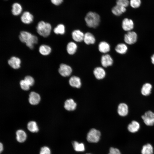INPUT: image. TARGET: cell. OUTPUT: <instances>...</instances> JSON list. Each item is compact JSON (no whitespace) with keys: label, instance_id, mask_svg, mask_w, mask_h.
<instances>
[{"label":"cell","instance_id":"6da1fadb","mask_svg":"<svg viewBox=\"0 0 154 154\" xmlns=\"http://www.w3.org/2000/svg\"><path fill=\"white\" fill-rule=\"evenodd\" d=\"M19 37L20 41L25 43L26 45L31 49L34 48V44L38 42V38L36 36L27 31H21Z\"/></svg>","mask_w":154,"mask_h":154},{"label":"cell","instance_id":"7a4b0ae2","mask_svg":"<svg viewBox=\"0 0 154 154\" xmlns=\"http://www.w3.org/2000/svg\"><path fill=\"white\" fill-rule=\"evenodd\" d=\"M86 25L90 28H95L98 27L100 22V17L97 13L90 11L88 12L85 17Z\"/></svg>","mask_w":154,"mask_h":154},{"label":"cell","instance_id":"3957f363","mask_svg":"<svg viewBox=\"0 0 154 154\" xmlns=\"http://www.w3.org/2000/svg\"><path fill=\"white\" fill-rule=\"evenodd\" d=\"M37 31L40 35L46 37L50 34L52 26L50 24L43 21H39L36 27Z\"/></svg>","mask_w":154,"mask_h":154},{"label":"cell","instance_id":"277c9868","mask_svg":"<svg viewBox=\"0 0 154 154\" xmlns=\"http://www.w3.org/2000/svg\"><path fill=\"white\" fill-rule=\"evenodd\" d=\"M101 133L100 131L94 128L91 129L88 133L86 139L90 143H96L99 141Z\"/></svg>","mask_w":154,"mask_h":154},{"label":"cell","instance_id":"5b68a950","mask_svg":"<svg viewBox=\"0 0 154 154\" xmlns=\"http://www.w3.org/2000/svg\"><path fill=\"white\" fill-rule=\"evenodd\" d=\"M142 118L147 125L150 126L154 125V113L151 111L146 112L142 116Z\"/></svg>","mask_w":154,"mask_h":154},{"label":"cell","instance_id":"8992f818","mask_svg":"<svg viewBox=\"0 0 154 154\" xmlns=\"http://www.w3.org/2000/svg\"><path fill=\"white\" fill-rule=\"evenodd\" d=\"M58 71L61 76L63 77H67L71 75L72 72V69L69 65L62 63L60 65Z\"/></svg>","mask_w":154,"mask_h":154},{"label":"cell","instance_id":"52a82bcc","mask_svg":"<svg viewBox=\"0 0 154 154\" xmlns=\"http://www.w3.org/2000/svg\"><path fill=\"white\" fill-rule=\"evenodd\" d=\"M137 35L134 31H128L124 37V40L127 44H131L135 43L137 40Z\"/></svg>","mask_w":154,"mask_h":154},{"label":"cell","instance_id":"ba28073f","mask_svg":"<svg viewBox=\"0 0 154 154\" xmlns=\"http://www.w3.org/2000/svg\"><path fill=\"white\" fill-rule=\"evenodd\" d=\"M101 62L102 66L104 67H107L112 65L113 61L109 54H106L102 56Z\"/></svg>","mask_w":154,"mask_h":154},{"label":"cell","instance_id":"9c48e42d","mask_svg":"<svg viewBox=\"0 0 154 154\" xmlns=\"http://www.w3.org/2000/svg\"><path fill=\"white\" fill-rule=\"evenodd\" d=\"M21 63V59L18 57L15 56L11 57L8 61L9 65L15 69H18L20 68Z\"/></svg>","mask_w":154,"mask_h":154},{"label":"cell","instance_id":"30bf717a","mask_svg":"<svg viewBox=\"0 0 154 154\" xmlns=\"http://www.w3.org/2000/svg\"><path fill=\"white\" fill-rule=\"evenodd\" d=\"M33 15L29 12L26 11L24 12L21 16V21L25 24H29L31 23L33 20Z\"/></svg>","mask_w":154,"mask_h":154},{"label":"cell","instance_id":"8fae6325","mask_svg":"<svg viewBox=\"0 0 154 154\" xmlns=\"http://www.w3.org/2000/svg\"><path fill=\"white\" fill-rule=\"evenodd\" d=\"M122 26L123 29L124 31H130L133 28V22L132 20L126 18L123 20Z\"/></svg>","mask_w":154,"mask_h":154},{"label":"cell","instance_id":"7c38bea8","mask_svg":"<svg viewBox=\"0 0 154 154\" xmlns=\"http://www.w3.org/2000/svg\"><path fill=\"white\" fill-rule=\"evenodd\" d=\"M40 96L37 93L32 92L30 94L29 101L31 104L36 105L38 104L40 102Z\"/></svg>","mask_w":154,"mask_h":154},{"label":"cell","instance_id":"4fadbf2b","mask_svg":"<svg viewBox=\"0 0 154 154\" xmlns=\"http://www.w3.org/2000/svg\"><path fill=\"white\" fill-rule=\"evenodd\" d=\"M93 73L95 78L98 80L103 79L106 74L105 70L101 67L95 68L93 71Z\"/></svg>","mask_w":154,"mask_h":154},{"label":"cell","instance_id":"5bb4252c","mask_svg":"<svg viewBox=\"0 0 154 154\" xmlns=\"http://www.w3.org/2000/svg\"><path fill=\"white\" fill-rule=\"evenodd\" d=\"M84 34L79 30L73 31L72 33V39L76 42H80L83 40Z\"/></svg>","mask_w":154,"mask_h":154},{"label":"cell","instance_id":"9a60e30c","mask_svg":"<svg viewBox=\"0 0 154 154\" xmlns=\"http://www.w3.org/2000/svg\"><path fill=\"white\" fill-rule=\"evenodd\" d=\"M70 85L74 88H79L81 86V82L80 78L76 76L71 77L69 80Z\"/></svg>","mask_w":154,"mask_h":154},{"label":"cell","instance_id":"2e32d148","mask_svg":"<svg viewBox=\"0 0 154 154\" xmlns=\"http://www.w3.org/2000/svg\"><path fill=\"white\" fill-rule=\"evenodd\" d=\"M76 103L72 99L67 100L65 102L64 107L65 109L69 111L74 110L76 107Z\"/></svg>","mask_w":154,"mask_h":154},{"label":"cell","instance_id":"e0dca14e","mask_svg":"<svg viewBox=\"0 0 154 154\" xmlns=\"http://www.w3.org/2000/svg\"><path fill=\"white\" fill-rule=\"evenodd\" d=\"M16 140L19 142L23 143L26 140L27 135L24 130L19 129L16 131Z\"/></svg>","mask_w":154,"mask_h":154},{"label":"cell","instance_id":"ac0fdd59","mask_svg":"<svg viewBox=\"0 0 154 154\" xmlns=\"http://www.w3.org/2000/svg\"><path fill=\"white\" fill-rule=\"evenodd\" d=\"M128 107L126 104L124 103L120 104L118 107L117 112L121 116H126L128 113Z\"/></svg>","mask_w":154,"mask_h":154},{"label":"cell","instance_id":"d6986e66","mask_svg":"<svg viewBox=\"0 0 154 154\" xmlns=\"http://www.w3.org/2000/svg\"><path fill=\"white\" fill-rule=\"evenodd\" d=\"M83 41L87 44H93L95 43L96 39L94 35L91 33L88 32L84 34Z\"/></svg>","mask_w":154,"mask_h":154},{"label":"cell","instance_id":"ffe728a7","mask_svg":"<svg viewBox=\"0 0 154 154\" xmlns=\"http://www.w3.org/2000/svg\"><path fill=\"white\" fill-rule=\"evenodd\" d=\"M99 51L102 53H106L109 52L110 50V46L109 44L105 41L101 42L98 46Z\"/></svg>","mask_w":154,"mask_h":154},{"label":"cell","instance_id":"44dd1931","mask_svg":"<svg viewBox=\"0 0 154 154\" xmlns=\"http://www.w3.org/2000/svg\"><path fill=\"white\" fill-rule=\"evenodd\" d=\"M77 46L74 42L71 41L68 43L66 46V50L68 54L73 55L76 52Z\"/></svg>","mask_w":154,"mask_h":154},{"label":"cell","instance_id":"7402d4cb","mask_svg":"<svg viewBox=\"0 0 154 154\" xmlns=\"http://www.w3.org/2000/svg\"><path fill=\"white\" fill-rule=\"evenodd\" d=\"M52 51L51 48L48 45L46 44L41 45L39 48V53L43 56H47Z\"/></svg>","mask_w":154,"mask_h":154},{"label":"cell","instance_id":"603a6c76","mask_svg":"<svg viewBox=\"0 0 154 154\" xmlns=\"http://www.w3.org/2000/svg\"><path fill=\"white\" fill-rule=\"evenodd\" d=\"M11 12L12 14L15 16L19 15L22 12V7L19 3H15L12 5Z\"/></svg>","mask_w":154,"mask_h":154},{"label":"cell","instance_id":"cb8c5ba5","mask_svg":"<svg viewBox=\"0 0 154 154\" xmlns=\"http://www.w3.org/2000/svg\"><path fill=\"white\" fill-rule=\"evenodd\" d=\"M140 125L138 122L133 121L129 124L127 128L128 131L134 133L137 132L139 129Z\"/></svg>","mask_w":154,"mask_h":154},{"label":"cell","instance_id":"d4e9b609","mask_svg":"<svg viewBox=\"0 0 154 154\" xmlns=\"http://www.w3.org/2000/svg\"><path fill=\"white\" fill-rule=\"evenodd\" d=\"M126 11L125 7H121L117 5L114 6L112 9V13L116 16H119Z\"/></svg>","mask_w":154,"mask_h":154},{"label":"cell","instance_id":"484cf974","mask_svg":"<svg viewBox=\"0 0 154 154\" xmlns=\"http://www.w3.org/2000/svg\"><path fill=\"white\" fill-rule=\"evenodd\" d=\"M152 88V86L151 84L149 83L144 84L141 88V92L142 94L145 96L149 95L151 93Z\"/></svg>","mask_w":154,"mask_h":154},{"label":"cell","instance_id":"4316f807","mask_svg":"<svg viewBox=\"0 0 154 154\" xmlns=\"http://www.w3.org/2000/svg\"><path fill=\"white\" fill-rule=\"evenodd\" d=\"M28 130L32 133H37L39 131V128L36 122L34 121L29 122L27 125Z\"/></svg>","mask_w":154,"mask_h":154},{"label":"cell","instance_id":"83f0119b","mask_svg":"<svg viewBox=\"0 0 154 154\" xmlns=\"http://www.w3.org/2000/svg\"><path fill=\"white\" fill-rule=\"evenodd\" d=\"M115 50L118 53L123 54L126 53L127 50V47L126 44L123 43L118 44L116 47Z\"/></svg>","mask_w":154,"mask_h":154},{"label":"cell","instance_id":"f1b7e54d","mask_svg":"<svg viewBox=\"0 0 154 154\" xmlns=\"http://www.w3.org/2000/svg\"><path fill=\"white\" fill-rule=\"evenodd\" d=\"M72 145L74 150L78 152H82L85 151V147L83 143H79L78 142L74 141H73Z\"/></svg>","mask_w":154,"mask_h":154},{"label":"cell","instance_id":"f546056e","mask_svg":"<svg viewBox=\"0 0 154 154\" xmlns=\"http://www.w3.org/2000/svg\"><path fill=\"white\" fill-rule=\"evenodd\" d=\"M142 154H152L153 149L150 144H147L143 146L141 151Z\"/></svg>","mask_w":154,"mask_h":154},{"label":"cell","instance_id":"4dcf8cb0","mask_svg":"<svg viewBox=\"0 0 154 154\" xmlns=\"http://www.w3.org/2000/svg\"><path fill=\"white\" fill-rule=\"evenodd\" d=\"M53 31L56 35H63L65 32V26L63 24H59L54 29Z\"/></svg>","mask_w":154,"mask_h":154},{"label":"cell","instance_id":"1f68e13d","mask_svg":"<svg viewBox=\"0 0 154 154\" xmlns=\"http://www.w3.org/2000/svg\"><path fill=\"white\" fill-rule=\"evenodd\" d=\"M116 3L117 5L126 8L129 5V2L128 0H117Z\"/></svg>","mask_w":154,"mask_h":154},{"label":"cell","instance_id":"d6a6232c","mask_svg":"<svg viewBox=\"0 0 154 154\" xmlns=\"http://www.w3.org/2000/svg\"><path fill=\"white\" fill-rule=\"evenodd\" d=\"M141 3V0H130L129 4L133 8H136L139 7Z\"/></svg>","mask_w":154,"mask_h":154},{"label":"cell","instance_id":"836d02e7","mask_svg":"<svg viewBox=\"0 0 154 154\" xmlns=\"http://www.w3.org/2000/svg\"><path fill=\"white\" fill-rule=\"evenodd\" d=\"M24 80L30 86H32L34 83V79L31 76H26L24 78Z\"/></svg>","mask_w":154,"mask_h":154},{"label":"cell","instance_id":"e575fe53","mask_svg":"<svg viewBox=\"0 0 154 154\" xmlns=\"http://www.w3.org/2000/svg\"><path fill=\"white\" fill-rule=\"evenodd\" d=\"M20 84L21 88L23 90H29L30 86L24 80H22L20 81Z\"/></svg>","mask_w":154,"mask_h":154},{"label":"cell","instance_id":"d590c367","mask_svg":"<svg viewBox=\"0 0 154 154\" xmlns=\"http://www.w3.org/2000/svg\"><path fill=\"white\" fill-rule=\"evenodd\" d=\"M51 150L49 148L46 146L42 147L40 149L39 154H51Z\"/></svg>","mask_w":154,"mask_h":154},{"label":"cell","instance_id":"8d00e7d4","mask_svg":"<svg viewBox=\"0 0 154 154\" xmlns=\"http://www.w3.org/2000/svg\"><path fill=\"white\" fill-rule=\"evenodd\" d=\"M108 154H121L119 150L116 148L111 147L110 148Z\"/></svg>","mask_w":154,"mask_h":154},{"label":"cell","instance_id":"74e56055","mask_svg":"<svg viewBox=\"0 0 154 154\" xmlns=\"http://www.w3.org/2000/svg\"><path fill=\"white\" fill-rule=\"evenodd\" d=\"M51 3L56 5H58L62 3L63 0H50Z\"/></svg>","mask_w":154,"mask_h":154},{"label":"cell","instance_id":"f35d334b","mask_svg":"<svg viewBox=\"0 0 154 154\" xmlns=\"http://www.w3.org/2000/svg\"><path fill=\"white\" fill-rule=\"evenodd\" d=\"M3 144L1 142L0 143V153H1L3 151Z\"/></svg>","mask_w":154,"mask_h":154},{"label":"cell","instance_id":"ab89813d","mask_svg":"<svg viewBox=\"0 0 154 154\" xmlns=\"http://www.w3.org/2000/svg\"><path fill=\"white\" fill-rule=\"evenodd\" d=\"M151 60L152 63L154 64V54H153L151 56Z\"/></svg>","mask_w":154,"mask_h":154},{"label":"cell","instance_id":"60d3db41","mask_svg":"<svg viewBox=\"0 0 154 154\" xmlns=\"http://www.w3.org/2000/svg\"><path fill=\"white\" fill-rule=\"evenodd\" d=\"M90 154V153H87V154Z\"/></svg>","mask_w":154,"mask_h":154}]
</instances>
